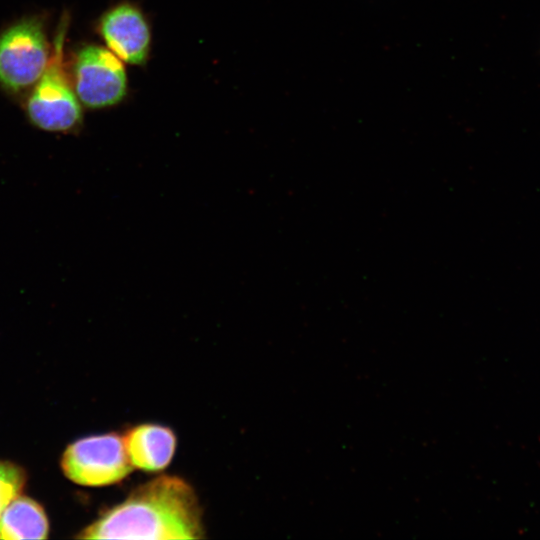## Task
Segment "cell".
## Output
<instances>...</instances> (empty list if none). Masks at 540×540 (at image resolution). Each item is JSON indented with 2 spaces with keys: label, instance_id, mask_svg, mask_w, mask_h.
<instances>
[{
  "label": "cell",
  "instance_id": "6da1fadb",
  "mask_svg": "<svg viewBox=\"0 0 540 540\" xmlns=\"http://www.w3.org/2000/svg\"><path fill=\"white\" fill-rule=\"evenodd\" d=\"M202 511L193 487L178 476L161 475L83 529L82 539H200Z\"/></svg>",
  "mask_w": 540,
  "mask_h": 540
},
{
  "label": "cell",
  "instance_id": "7a4b0ae2",
  "mask_svg": "<svg viewBox=\"0 0 540 540\" xmlns=\"http://www.w3.org/2000/svg\"><path fill=\"white\" fill-rule=\"evenodd\" d=\"M61 468L74 483L90 487L115 484L133 470L123 437L117 433L92 435L71 443L63 453Z\"/></svg>",
  "mask_w": 540,
  "mask_h": 540
},
{
  "label": "cell",
  "instance_id": "3957f363",
  "mask_svg": "<svg viewBox=\"0 0 540 540\" xmlns=\"http://www.w3.org/2000/svg\"><path fill=\"white\" fill-rule=\"evenodd\" d=\"M61 43L27 103L30 121L48 132H69L81 121V108L62 68Z\"/></svg>",
  "mask_w": 540,
  "mask_h": 540
},
{
  "label": "cell",
  "instance_id": "277c9868",
  "mask_svg": "<svg viewBox=\"0 0 540 540\" xmlns=\"http://www.w3.org/2000/svg\"><path fill=\"white\" fill-rule=\"evenodd\" d=\"M48 63L47 42L38 22L22 21L0 36V82L8 89L34 84Z\"/></svg>",
  "mask_w": 540,
  "mask_h": 540
},
{
  "label": "cell",
  "instance_id": "5b68a950",
  "mask_svg": "<svg viewBox=\"0 0 540 540\" xmlns=\"http://www.w3.org/2000/svg\"><path fill=\"white\" fill-rule=\"evenodd\" d=\"M75 91L90 108H104L119 103L127 92V77L122 61L110 50L89 45L77 55Z\"/></svg>",
  "mask_w": 540,
  "mask_h": 540
},
{
  "label": "cell",
  "instance_id": "8992f818",
  "mask_svg": "<svg viewBox=\"0 0 540 540\" xmlns=\"http://www.w3.org/2000/svg\"><path fill=\"white\" fill-rule=\"evenodd\" d=\"M100 31L109 50L120 60L129 64L146 61L151 34L141 11L134 5L120 4L109 10L102 18Z\"/></svg>",
  "mask_w": 540,
  "mask_h": 540
},
{
  "label": "cell",
  "instance_id": "52a82bcc",
  "mask_svg": "<svg viewBox=\"0 0 540 540\" xmlns=\"http://www.w3.org/2000/svg\"><path fill=\"white\" fill-rule=\"evenodd\" d=\"M133 468L157 472L166 468L175 453L176 436L167 426L153 423L137 425L123 436Z\"/></svg>",
  "mask_w": 540,
  "mask_h": 540
},
{
  "label": "cell",
  "instance_id": "ba28073f",
  "mask_svg": "<svg viewBox=\"0 0 540 540\" xmlns=\"http://www.w3.org/2000/svg\"><path fill=\"white\" fill-rule=\"evenodd\" d=\"M48 520L35 500L18 495L0 516V539H46Z\"/></svg>",
  "mask_w": 540,
  "mask_h": 540
},
{
  "label": "cell",
  "instance_id": "9c48e42d",
  "mask_svg": "<svg viewBox=\"0 0 540 540\" xmlns=\"http://www.w3.org/2000/svg\"><path fill=\"white\" fill-rule=\"evenodd\" d=\"M26 482L22 467L0 460V516L9 503L20 495Z\"/></svg>",
  "mask_w": 540,
  "mask_h": 540
}]
</instances>
